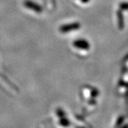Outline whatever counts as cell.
<instances>
[{
  "instance_id": "6da1fadb",
  "label": "cell",
  "mask_w": 128,
  "mask_h": 128,
  "mask_svg": "<svg viewBox=\"0 0 128 128\" xmlns=\"http://www.w3.org/2000/svg\"><path fill=\"white\" fill-rule=\"evenodd\" d=\"M74 44L76 45V47L80 48H84V49H85V48L87 49V48H88V47H89V45H88L87 41H76Z\"/></svg>"
},
{
  "instance_id": "7a4b0ae2",
  "label": "cell",
  "mask_w": 128,
  "mask_h": 128,
  "mask_svg": "<svg viewBox=\"0 0 128 128\" xmlns=\"http://www.w3.org/2000/svg\"><path fill=\"white\" fill-rule=\"evenodd\" d=\"M78 25H76V24H72V25H67V26H65L64 27L61 28V31L64 32H68L70 31L72 29H75V28L78 27Z\"/></svg>"
}]
</instances>
